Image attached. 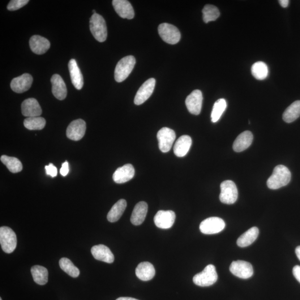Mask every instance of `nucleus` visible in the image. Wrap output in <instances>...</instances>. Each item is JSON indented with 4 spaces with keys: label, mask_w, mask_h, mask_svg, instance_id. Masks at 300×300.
<instances>
[{
    "label": "nucleus",
    "mask_w": 300,
    "mask_h": 300,
    "mask_svg": "<svg viewBox=\"0 0 300 300\" xmlns=\"http://www.w3.org/2000/svg\"><path fill=\"white\" fill-rule=\"evenodd\" d=\"M46 173L52 178L57 177L58 174L57 168L53 164H50L48 166H45Z\"/></svg>",
    "instance_id": "obj_38"
},
{
    "label": "nucleus",
    "mask_w": 300,
    "mask_h": 300,
    "mask_svg": "<svg viewBox=\"0 0 300 300\" xmlns=\"http://www.w3.org/2000/svg\"><path fill=\"white\" fill-rule=\"evenodd\" d=\"M230 270L234 275L242 279H247L254 274L252 265L245 261H233L230 265Z\"/></svg>",
    "instance_id": "obj_10"
},
{
    "label": "nucleus",
    "mask_w": 300,
    "mask_h": 300,
    "mask_svg": "<svg viewBox=\"0 0 300 300\" xmlns=\"http://www.w3.org/2000/svg\"><path fill=\"white\" fill-rule=\"evenodd\" d=\"M148 210V205L147 203L141 201L137 204L133 210L131 216V222L135 226L142 224L147 216Z\"/></svg>",
    "instance_id": "obj_22"
},
{
    "label": "nucleus",
    "mask_w": 300,
    "mask_h": 300,
    "mask_svg": "<svg viewBox=\"0 0 300 300\" xmlns=\"http://www.w3.org/2000/svg\"><path fill=\"white\" fill-rule=\"evenodd\" d=\"M175 219L176 215L174 211L171 210H160L157 212L153 220L157 228L168 229L173 226Z\"/></svg>",
    "instance_id": "obj_14"
},
{
    "label": "nucleus",
    "mask_w": 300,
    "mask_h": 300,
    "mask_svg": "<svg viewBox=\"0 0 300 300\" xmlns=\"http://www.w3.org/2000/svg\"><path fill=\"white\" fill-rule=\"evenodd\" d=\"M34 281L40 285H44L48 282V270L39 265H35L31 269Z\"/></svg>",
    "instance_id": "obj_29"
},
{
    "label": "nucleus",
    "mask_w": 300,
    "mask_h": 300,
    "mask_svg": "<svg viewBox=\"0 0 300 300\" xmlns=\"http://www.w3.org/2000/svg\"><path fill=\"white\" fill-rule=\"evenodd\" d=\"M217 273L215 266L209 265L203 271L193 277V282L196 285L207 287L213 285L217 281Z\"/></svg>",
    "instance_id": "obj_4"
},
{
    "label": "nucleus",
    "mask_w": 300,
    "mask_h": 300,
    "mask_svg": "<svg viewBox=\"0 0 300 300\" xmlns=\"http://www.w3.org/2000/svg\"><path fill=\"white\" fill-rule=\"evenodd\" d=\"M220 200L223 204H234L238 198V190L236 184L231 180H226L221 183Z\"/></svg>",
    "instance_id": "obj_6"
},
{
    "label": "nucleus",
    "mask_w": 300,
    "mask_h": 300,
    "mask_svg": "<svg viewBox=\"0 0 300 300\" xmlns=\"http://www.w3.org/2000/svg\"><path fill=\"white\" fill-rule=\"evenodd\" d=\"M87 130L84 120L78 119L71 122L66 130L67 138L73 141H79L83 138Z\"/></svg>",
    "instance_id": "obj_11"
},
{
    "label": "nucleus",
    "mask_w": 300,
    "mask_h": 300,
    "mask_svg": "<svg viewBox=\"0 0 300 300\" xmlns=\"http://www.w3.org/2000/svg\"><path fill=\"white\" fill-rule=\"evenodd\" d=\"M156 80L151 78L148 80L141 86L137 92L134 99L135 104L140 105L148 100L151 96L155 89Z\"/></svg>",
    "instance_id": "obj_13"
},
{
    "label": "nucleus",
    "mask_w": 300,
    "mask_h": 300,
    "mask_svg": "<svg viewBox=\"0 0 300 300\" xmlns=\"http://www.w3.org/2000/svg\"><path fill=\"white\" fill-rule=\"evenodd\" d=\"M117 300H139L138 299H136L132 298H128V297H121L118 298Z\"/></svg>",
    "instance_id": "obj_43"
},
{
    "label": "nucleus",
    "mask_w": 300,
    "mask_h": 300,
    "mask_svg": "<svg viewBox=\"0 0 300 300\" xmlns=\"http://www.w3.org/2000/svg\"><path fill=\"white\" fill-rule=\"evenodd\" d=\"M291 178V174L288 168L284 165H278L268 180V187L272 190L278 189L288 185Z\"/></svg>",
    "instance_id": "obj_1"
},
{
    "label": "nucleus",
    "mask_w": 300,
    "mask_h": 300,
    "mask_svg": "<svg viewBox=\"0 0 300 300\" xmlns=\"http://www.w3.org/2000/svg\"><path fill=\"white\" fill-rule=\"evenodd\" d=\"M92 255L96 260L111 264L114 261L115 258L110 248L104 245L94 246L91 248Z\"/></svg>",
    "instance_id": "obj_21"
},
{
    "label": "nucleus",
    "mask_w": 300,
    "mask_h": 300,
    "mask_svg": "<svg viewBox=\"0 0 300 300\" xmlns=\"http://www.w3.org/2000/svg\"><path fill=\"white\" fill-rule=\"evenodd\" d=\"M0 243L2 250L7 254L14 252L17 246V238L14 231L8 227H1Z\"/></svg>",
    "instance_id": "obj_5"
},
{
    "label": "nucleus",
    "mask_w": 300,
    "mask_h": 300,
    "mask_svg": "<svg viewBox=\"0 0 300 300\" xmlns=\"http://www.w3.org/2000/svg\"><path fill=\"white\" fill-rule=\"evenodd\" d=\"M136 275L140 280H151L155 275V269L153 265L149 262L140 263L136 269Z\"/></svg>",
    "instance_id": "obj_24"
},
{
    "label": "nucleus",
    "mask_w": 300,
    "mask_h": 300,
    "mask_svg": "<svg viewBox=\"0 0 300 300\" xmlns=\"http://www.w3.org/2000/svg\"><path fill=\"white\" fill-rule=\"evenodd\" d=\"M251 72L256 79L263 80L268 76V67L265 62L258 61L252 66Z\"/></svg>",
    "instance_id": "obj_32"
},
{
    "label": "nucleus",
    "mask_w": 300,
    "mask_h": 300,
    "mask_svg": "<svg viewBox=\"0 0 300 300\" xmlns=\"http://www.w3.org/2000/svg\"><path fill=\"white\" fill-rule=\"evenodd\" d=\"M69 172V166H68V163L67 161H66L63 163L61 167V169H60V174L63 177H66V175Z\"/></svg>",
    "instance_id": "obj_39"
},
{
    "label": "nucleus",
    "mask_w": 300,
    "mask_h": 300,
    "mask_svg": "<svg viewBox=\"0 0 300 300\" xmlns=\"http://www.w3.org/2000/svg\"><path fill=\"white\" fill-rule=\"evenodd\" d=\"M192 145V140L189 136L183 135L177 140L174 148L175 155L179 157L186 155Z\"/></svg>",
    "instance_id": "obj_26"
},
{
    "label": "nucleus",
    "mask_w": 300,
    "mask_h": 300,
    "mask_svg": "<svg viewBox=\"0 0 300 300\" xmlns=\"http://www.w3.org/2000/svg\"><path fill=\"white\" fill-rule=\"evenodd\" d=\"M253 135L249 131H244L238 136L234 141L233 149L235 152H240L250 147L253 141Z\"/></svg>",
    "instance_id": "obj_25"
},
{
    "label": "nucleus",
    "mask_w": 300,
    "mask_h": 300,
    "mask_svg": "<svg viewBox=\"0 0 300 300\" xmlns=\"http://www.w3.org/2000/svg\"><path fill=\"white\" fill-rule=\"evenodd\" d=\"M0 160L12 173H18L23 170V165L18 158L2 155Z\"/></svg>",
    "instance_id": "obj_31"
},
{
    "label": "nucleus",
    "mask_w": 300,
    "mask_h": 300,
    "mask_svg": "<svg viewBox=\"0 0 300 300\" xmlns=\"http://www.w3.org/2000/svg\"><path fill=\"white\" fill-rule=\"evenodd\" d=\"M259 230L257 227L248 230L238 239L237 244L240 247H245L251 245L258 238Z\"/></svg>",
    "instance_id": "obj_27"
},
{
    "label": "nucleus",
    "mask_w": 300,
    "mask_h": 300,
    "mask_svg": "<svg viewBox=\"0 0 300 300\" xmlns=\"http://www.w3.org/2000/svg\"><path fill=\"white\" fill-rule=\"evenodd\" d=\"M71 80L73 85L78 90H81L84 86V79L82 73L75 59H71L68 63Z\"/></svg>",
    "instance_id": "obj_23"
},
{
    "label": "nucleus",
    "mask_w": 300,
    "mask_h": 300,
    "mask_svg": "<svg viewBox=\"0 0 300 300\" xmlns=\"http://www.w3.org/2000/svg\"><path fill=\"white\" fill-rule=\"evenodd\" d=\"M158 147L162 152L170 151L176 139L175 131L168 127H163L158 132Z\"/></svg>",
    "instance_id": "obj_9"
},
{
    "label": "nucleus",
    "mask_w": 300,
    "mask_h": 300,
    "mask_svg": "<svg viewBox=\"0 0 300 300\" xmlns=\"http://www.w3.org/2000/svg\"><path fill=\"white\" fill-rule=\"evenodd\" d=\"M203 101L202 92L199 90H194L187 97L185 101L188 111L191 114L199 115L202 109Z\"/></svg>",
    "instance_id": "obj_12"
},
{
    "label": "nucleus",
    "mask_w": 300,
    "mask_h": 300,
    "mask_svg": "<svg viewBox=\"0 0 300 300\" xmlns=\"http://www.w3.org/2000/svg\"><path fill=\"white\" fill-rule=\"evenodd\" d=\"M278 2L282 7L286 8L289 6L290 1L289 0H280Z\"/></svg>",
    "instance_id": "obj_41"
},
{
    "label": "nucleus",
    "mask_w": 300,
    "mask_h": 300,
    "mask_svg": "<svg viewBox=\"0 0 300 300\" xmlns=\"http://www.w3.org/2000/svg\"><path fill=\"white\" fill-rule=\"evenodd\" d=\"M158 32L162 39L169 44H177L181 39V33L179 29L171 24H160L158 28Z\"/></svg>",
    "instance_id": "obj_7"
},
{
    "label": "nucleus",
    "mask_w": 300,
    "mask_h": 300,
    "mask_svg": "<svg viewBox=\"0 0 300 300\" xmlns=\"http://www.w3.org/2000/svg\"><path fill=\"white\" fill-rule=\"evenodd\" d=\"M52 84V92L54 96L59 100L65 99L67 96L66 86L59 75L55 74L51 79Z\"/></svg>",
    "instance_id": "obj_20"
},
{
    "label": "nucleus",
    "mask_w": 300,
    "mask_h": 300,
    "mask_svg": "<svg viewBox=\"0 0 300 300\" xmlns=\"http://www.w3.org/2000/svg\"><path fill=\"white\" fill-rule=\"evenodd\" d=\"M203 20L205 23L215 21L220 15L217 7L212 5H206L203 10Z\"/></svg>",
    "instance_id": "obj_36"
},
{
    "label": "nucleus",
    "mask_w": 300,
    "mask_h": 300,
    "mask_svg": "<svg viewBox=\"0 0 300 300\" xmlns=\"http://www.w3.org/2000/svg\"><path fill=\"white\" fill-rule=\"evenodd\" d=\"M135 63L136 60L133 56H127L120 60L115 68V80L118 83L125 80L134 69Z\"/></svg>",
    "instance_id": "obj_2"
},
{
    "label": "nucleus",
    "mask_w": 300,
    "mask_h": 300,
    "mask_svg": "<svg viewBox=\"0 0 300 300\" xmlns=\"http://www.w3.org/2000/svg\"><path fill=\"white\" fill-rule=\"evenodd\" d=\"M296 255H297L298 258L300 261V246H298L296 248L295 250Z\"/></svg>",
    "instance_id": "obj_42"
},
{
    "label": "nucleus",
    "mask_w": 300,
    "mask_h": 300,
    "mask_svg": "<svg viewBox=\"0 0 300 300\" xmlns=\"http://www.w3.org/2000/svg\"><path fill=\"white\" fill-rule=\"evenodd\" d=\"M135 175V169L131 164L125 165L115 171L113 175L114 181L117 183L129 181Z\"/></svg>",
    "instance_id": "obj_19"
},
{
    "label": "nucleus",
    "mask_w": 300,
    "mask_h": 300,
    "mask_svg": "<svg viewBox=\"0 0 300 300\" xmlns=\"http://www.w3.org/2000/svg\"><path fill=\"white\" fill-rule=\"evenodd\" d=\"M294 276L300 283V266H295L293 268V271Z\"/></svg>",
    "instance_id": "obj_40"
},
{
    "label": "nucleus",
    "mask_w": 300,
    "mask_h": 300,
    "mask_svg": "<svg viewBox=\"0 0 300 300\" xmlns=\"http://www.w3.org/2000/svg\"><path fill=\"white\" fill-rule=\"evenodd\" d=\"M32 83V76L29 74H24L13 79L10 86L13 91L21 93L27 91L31 88Z\"/></svg>",
    "instance_id": "obj_15"
},
{
    "label": "nucleus",
    "mask_w": 300,
    "mask_h": 300,
    "mask_svg": "<svg viewBox=\"0 0 300 300\" xmlns=\"http://www.w3.org/2000/svg\"><path fill=\"white\" fill-rule=\"evenodd\" d=\"M113 5L117 14L123 19H132L135 12L131 4L126 0H114Z\"/></svg>",
    "instance_id": "obj_17"
},
{
    "label": "nucleus",
    "mask_w": 300,
    "mask_h": 300,
    "mask_svg": "<svg viewBox=\"0 0 300 300\" xmlns=\"http://www.w3.org/2000/svg\"><path fill=\"white\" fill-rule=\"evenodd\" d=\"M24 125L30 130H41L46 125V120L40 117L28 118L24 120Z\"/></svg>",
    "instance_id": "obj_33"
},
{
    "label": "nucleus",
    "mask_w": 300,
    "mask_h": 300,
    "mask_svg": "<svg viewBox=\"0 0 300 300\" xmlns=\"http://www.w3.org/2000/svg\"><path fill=\"white\" fill-rule=\"evenodd\" d=\"M225 222L222 218L211 217L207 218L201 223V232L206 235L216 234L221 232L225 228Z\"/></svg>",
    "instance_id": "obj_8"
},
{
    "label": "nucleus",
    "mask_w": 300,
    "mask_h": 300,
    "mask_svg": "<svg viewBox=\"0 0 300 300\" xmlns=\"http://www.w3.org/2000/svg\"><path fill=\"white\" fill-rule=\"evenodd\" d=\"M29 2V0H12L7 6L9 11H16L22 8Z\"/></svg>",
    "instance_id": "obj_37"
},
{
    "label": "nucleus",
    "mask_w": 300,
    "mask_h": 300,
    "mask_svg": "<svg viewBox=\"0 0 300 300\" xmlns=\"http://www.w3.org/2000/svg\"><path fill=\"white\" fill-rule=\"evenodd\" d=\"M0 300H2V298H0Z\"/></svg>",
    "instance_id": "obj_45"
},
{
    "label": "nucleus",
    "mask_w": 300,
    "mask_h": 300,
    "mask_svg": "<svg viewBox=\"0 0 300 300\" xmlns=\"http://www.w3.org/2000/svg\"><path fill=\"white\" fill-rule=\"evenodd\" d=\"M29 44L32 52L37 55L46 53L50 48V41L39 35H34L30 38Z\"/></svg>",
    "instance_id": "obj_18"
},
{
    "label": "nucleus",
    "mask_w": 300,
    "mask_h": 300,
    "mask_svg": "<svg viewBox=\"0 0 300 300\" xmlns=\"http://www.w3.org/2000/svg\"><path fill=\"white\" fill-rule=\"evenodd\" d=\"M60 268L70 276L76 278L80 275V271L78 268L76 267L72 261L67 258H63L59 261Z\"/></svg>",
    "instance_id": "obj_34"
},
{
    "label": "nucleus",
    "mask_w": 300,
    "mask_h": 300,
    "mask_svg": "<svg viewBox=\"0 0 300 300\" xmlns=\"http://www.w3.org/2000/svg\"><path fill=\"white\" fill-rule=\"evenodd\" d=\"M300 117V101H296L285 111L282 118L287 123H291Z\"/></svg>",
    "instance_id": "obj_30"
},
{
    "label": "nucleus",
    "mask_w": 300,
    "mask_h": 300,
    "mask_svg": "<svg viewBox=\"0 0 300 300\" xmlns=\"http://www.w3.org/2000/svg\"><path fill=\"white\" fill-rule=\"evenodd\" d=\"M21 111L24 117L28 118L39 117L42 113L41 106L33 98H28L22 103Z\"/></svg>",
    "instance_id": "obj_16"
},
{
    "label": "nucleus",
    "mask_w": 300,
    "mask_h": 300,
    "mask_svg": "<svg viewBox=\"0 0 300 300\" xmlns=\"http://www.w3.org/2000/svg\"><path fill=\"white\" fill-rule=\"evenodd\" d=\"M92 12H93V14H96V11H95V10H93L92 11Z\"/></svg>",
    "instance_id": "obj_44"
},
{
    "label": "nucleus",
    "mask_w": 300,
    "mask_h": 300,
    "mask_svg": "<svg viewBox=\"0 0 300 300\" xmlns=\"http://www.w3.org/2000/svg\"><path fill=\"white\" fill-rule=\"evenodd\" d=\"M90 29L95 39L100 42L106 41L108 31L105 20L99 14H93L90 20Z\"/></svg>",
    "instance_id": "obj_3"
},
{
    "label": "nucleus",
    "mask_w": 300,
    "mask_h": 300,
    "mask_svg": "<svg viewBox=\"0 0 300 300\" xmlns=\"http://www.w3.org/2000/svg\"><path fill=\"white\" fill-rule=\"evenodd\" d=\"M227 108V102L224 98L216 101L214 104L211 113V121L215 123L219 120Z\"/></svg>",
    "instance_id": "obj_35"
},
{
    "label": "nucleus",
    "mask_w": 300,
    "mask_h": 300,
    "mask_svg": "<svg viewBox=\"0 0 300 300\" xmlns=\"http://www.w3.org/2000/svg\"><path fill=\"white\" fill-rule=\"evenodd\" d=\"M127 203L125 200L121 199L119 200L109 212L108 216H107L108 221L111 222L118 221L125 211Z\"/></svg>",
    "instance_id": "obj_28"
}]
</instances>
